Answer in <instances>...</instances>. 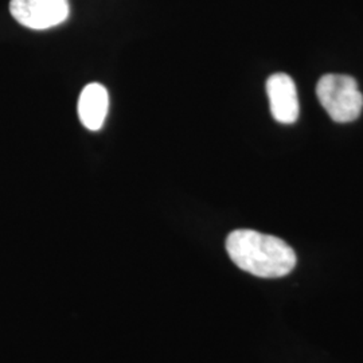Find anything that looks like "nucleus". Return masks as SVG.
<instances>
[{"mask_svg": "<svg viewBox=\"0 0 363 363\" xmlns=\"http://www.w3.org/2000/svg\"><path fill=\"white\" fill-rule=\"evenodd\" d=\"M316 96L328 116L337 123H351L362 112V93L350 76L325 74L316 85Z\"/></svg>", "mask_w": 363, "mask_h": 363, "instance_id": "obj_2", "label": "nucleus"}, {"mask_svg": "<svg viewBox=\"0 0 363 363\" xmlns=\"http://www.w3.org/2000/svg\"><path fill=\"white\" fill-rule=\"evenodd\" d=\"M267 93L271 112L276 121L292 124L298 120V100L296 85L291 76L276 73L267 81Z\"/></svg>", "mask_w": 363, "mask_h": 363, "instance_id": "obj_4", "label": "nucleus"}, {"mask_svg": "<svg viewBox=\"0 0 363 363\" xmlns=\"http://www.w3.org/2000/svg\"><path fill=\"white\" fill-rule=\"evenodd\" d=\"M69 0H11L10 13L22 26L46 30L69 18Z\"/></svg>", "mask_w": 363, "mask_h": 363, "instance_id": "obj_3", "label": "nucleus"}, {"mask_svg": "<svg viewBox=\"0 0 363 363\" xmlns=\"http://www.w3.org/2000/svg\"><path fill=\"white\" fill-rule=\"evenodd\" d=\"M226 250L240 269L262 279L284 277L296 265L295 250L286 242L256 230H234L226 238Z\"/></svg>", "mask_w": 363, "mask_h": 363, "instance_id": "obj_1", "label": "nucleus"}, {"mask_svg": "<svg viewBox=\"0 0 363 363\" xmlns=\"http://www.w3.org/2000/svg\"><path fill=\"white\" fill-rule=\"evenodd\" d=\"M109 96L101 84L86 85L78 99V117L85 128L99 130L104 125L108 113Z\"/></svg>", "mask_w": 363, "mask_h": 363, "instance_id": "obj_5", "label": "nucleus"}]
</instances>
